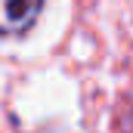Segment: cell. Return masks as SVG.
<instances>
[{
    "mask_svg": "<svg viewBox=\"0 0 133 133\" xmlns=\"http://www.w3.org/2000/svg\"><path fill=\"white\" fill-rule=\"evenodd\" d=\"M43 0H0V37H22L37 25Z\"/></svg>",
    "mask_w": 133,
    "mask_h": 133,
    "instance_id": "6da1fadb",
    "label": "cell"
},
{
    "mask_svg": "<svg viewBox=\"0 0 133 133\" xmlns=\"http://www.w3.org/2000/svg\"><path fill=\"white\" fill-rule=\"evenodd\" d=\"M118 133H133V102L124 99L118 105Z\"/></svg>",
    "mask_w": 133,
    "mask_h": 133,
    "instance_id": "7a4b0ae2",
    "label": "cell"
}]
</instances>
